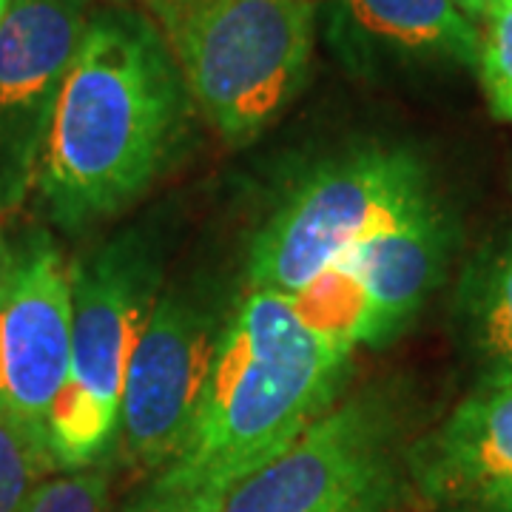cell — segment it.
<instances>
[{"instance_id": "7c38bea8", "label": "cell", "mask_w": 512, "mask_h": 512, "mask_svg": "<svg viewBox=\"0 0 512 512\" xmlns=\"http://www.w3.org/2000/svg\"><path fill=\"white\" fill-rule=\"evenodd\" d=\"M328 37L350 72L476 69L481 29L453 0H330Z\"/></svg>"}, {"instance_id": "ffe728a7", "label": "cell", "mask_w": 512, "mask_h": 512, "mask_svg": "<svg viewBox=\"0 0 512 512\" xmlns=\"http://www.w3.org/2000/svg\"><path fill=\"white\" fill-rule=\"evenodd\" d=\"M9 6H12V0H0V26H3V20H6V12H9Z\"/></svg>"}, {"instance_id": "7a4b0ae2", "label": "cell", "mask_w": 512, "mask_h": 512, "mask_svg": "<svg viewBox=\"0 0 512 512\" xmlns=\"http://www.w3.org/2000/svg\"><path fill=\"white\" fill-rule=\"evenodd\" d=\"M353 353L322 342L291 299L251 291L220 330L180 453L143 478L123 512H217L339 402Z\"/></svg>"}, {"instance_id": "5b68a950", "label": "cell", "mask_w": 512, "mask_h": 512, "mask_svg": "<svg viewBox=\"0 0 512 512\" xmlns=\"http://www.w3.org/2000/svg\"><path fill=\"white\" fill-rule=\"evenodd\" d=\"M72 362L46 421L57 470H83L109 456L134 348L160 293L154 248L123 234L69 268Z\"/></svg>"}, {"instance_id": "3957f363", "label": "cell", "mask_w": 512, "mask_h": 512, "mask_svg": "<svg viewBox=\"0 0 512 512\" xmlns=\"http://www.w3.org/2000/svg\"><path fill=\"white\" fill-rule=\"evenodd\" d=\"M316 9L311 0H191L165 29L191 103L231 146L268 131L302 92Z\"/></svg>"}, {"instance_id": "4fadbf2b", "label": "cell", "mask_w": 512, "mask_h": 512, "mask_svg": "<svg viewBox=\"0 0 512 512\" xmlns=\"http://www.w3.org/2000/svg\"><path fill=\"white\" fill-rule=\"evenodd\" d=\"M453 316L478 384H512V222L467 262Z\"/></svg>"}, {"instance_id": "9a60e30c", "label": "cell", "mask_w": 512, "mask_h": 512, "mask_svg": "<svg viewBox=\"0 0 512 512\" xmlns=\"http://www.w3.org/2000/svg\"><path fill=\"white\" fill-rule=\"evenodd\" d=\"M478 80L498 120L512 123V0H495L484 15Z\"/></svg>"}, {"instance_id": "2e32d148", "label": "cell", "mask_w": 512, "mask_h": 512, "mask_svg": "<svg viewBox=\"0 0 512 512\" xmlns=\"http://www.w3.org/2000/svg\"><path fill=\"white\" fill-rule=\"evenodd\" d=\"M26 512H123L114 504L111 461L46 478Z\"/></svg>"}, {"instance_id": "8992f818", "label": "cell", "mask_w": 512, "mask_h": 512, "mask_svg": "<svg viewBox=\"0 0 512 512\" xmlns=\"http://www.w3.org/2000/svg\"><path fill=\"white\" fill-rule=\"evenodd\" d=\"M407 402L373 384L336 402L217 512H396L413 501Z\"/></svg>"}, {"instance_id": "30bf717a", "label": "cell", "mask_w": 512, "mask_h": 512, "mask_svg": "<svg viewBox=\"0 0 512 512\" xmlns=\"http://www.w3.org/2000/svg\"><path fill=\"white\" fill-rule=\"evenodd\" d=\"M407 478L433 512H512V384H478L410 441Z\"/></svg>"}, {"instance_id": "9c48e42d", "label": "cell", "mask_w": 512, "mask_h": 512, "mask_svg": "<svg viewBox=\"0 0 512 512\" xmlns=\"http://www.w3.org/2000/svg\"><path fill=\"white\" fill-rule=\"evenodd\" d=\"M69 362V268L52 239L32 234L15 251L12 279L0 302V416L46 444V421L69 379Z\"/></svg>"}, {"instance_id": "44dd1931", "label": "cell", "mask_w": 512, "mask_h": 512, "mask_svg": "<svg viewBox=\"0 0 512 512\" xmlns=\"http://www.w3.org/2000/svg\"><path fill=\"white\" fill-rule=\"evenodd\" d=\"M311 3H316V6H319V3H322V0H311Z\"/></svg>"}, {"instance_id": "ac0fdd59", "label": "cell", "mask_w": 512, "mask_h": 512, "mask_svg": "<svg viewBox=\"0 0 512 512\" xmlns=\"http://www.w3.org/2000/svg\"><path fill=\"white\" fill-rule=\"evenodd\" d=\"M12 268H15V251L9 248V242L0 231V302H3V293H6V285L12 279Z\"/></svg>"}, {"instance_id": "52a82bcc", "label": "cell", "mask_w": 512, "mask_h": 512, "mask_svg": "<svg viewBox=\"0 0 512 512\" xmlns=\"http://www.w3.org/2000/svg\"><path fill=\"white\" fill-rule=\"evenodd\" d=\"M214 313L188 293L160 291L128 365L117 456L137 476H154L180 453L220 342Z\"/></svg>"}, {"instance_id": "e0dca14e", "label": "cell", "mask_w": 512, "mask_h": 512, "mask_svg": "<svg viewBox=\"0 0 512 512\" xmlns=\"http://www.w3.org/2000/svg\"><path fill=\"white\" fill-rule=\"evenodd\" d=\"M109 3L123 6V9H134V12H143L165 32L188 9L191 0H109Z\"/></svg>"}, {"instance_id": "ba28073f", "label": "cell", "mask_w": 512, "mask_h": 512, "mask_svg": "<svg viewBox=\"0 0 512 512\" xmlns=\"http://www.w3.org/2000/svg\"><path fill=\"white\" fill-rule=\"evenodd\" d=\"M92 20V0H12L0 26V214L35 185L57 92Z\"/></svg>"}, {"instance_id": "8fae6325", "label": "cell", "mask_w": 512, "mask_h": 512, "mask_svg": "<svg viewBox=\"0 0 512 512\" xmlns=\"http://www.w3.org/2000/svg\"><path fill=\"white\" fill-rule=\"evenodd\" d=\"M456 220L441 200L365 239L336 262L365 308V348L399 339L444 279L456 251Z\"/></svg>"}, {"instance_id": "d6986e66", "label": "cell", "mask_w": 512, "mask_h": 512, "mask_svg": "<svg viewBox=\"0 0 512 512\" xmlns=\"http://www.w3.org/2000/svg\"><path fill=\"white\" fill-rule=\"evenodd\" d=\"M458 9L467 15V18L473 20V23H481L484 20V15L490 12V6H493L495 0H453Z\"/></svg>"}, {"instance_id": "6da1fadb", "label": "cell", "mask_w": 512, "mask_h": 512, "mask_svg": "<svg viewBox=\"0 0 512 512\" xmlns=\"http://www.w3.org/2000/svg\"><path fill=\"white\" fill-rule=\"evenodd\" d=\"M191 106L154 20L123 6L92 12L37 160L46 217L77 234L126 211L171 165Z\"/></svg>"}, {"instance_id": "277c9868", "label": "cell", "mask_w": 512, "mask_h": 512, "mask_svg": "<svg viewBox=\"0 0 512 512\" xmlns=\"http://www.w3.org/2000/svg\"><path fill=\"white\" fill-rule=\"evenodd\" d=\"M436 197L430 168L413 148L362 143L330 157L262 222L248 254V285L293 296L339 256L410 220Z\"/></svg>"}, {"instance_id": "5bb4252c", "label": "cell", "mask_w": 512, "mask_h": 512, "mask_svg": "<svg viewBox=\"0 0 512 512\" xmlns=\"http://www.w3.org/2000/svg\"><path fill=\"white\" fill-rule=\"evenodd\" d=\"M57 473L46 444L0 416V512H26L40 484Z\"/></svg>"}]
</instances>
